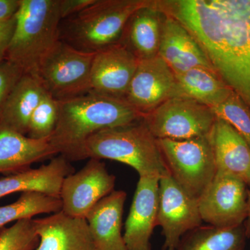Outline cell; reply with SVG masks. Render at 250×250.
Returning <instances> with one entry per match:
<instances>
[{
    "instance_id": "obj_1",
    "label": "cell",
    "mask_w": 250,
    "mask_h": 250,
    "mask_svg": "<svg viewBox=\"0 0 250 250\" xmlns=\"http://www.w3.org/2000/svg\"><path fill=\"white\" fill-rule=\"evenodd\" d=\"M155 4L187 28L215 73L250 108V0H164Z\"/></svg>"
},
{
    "instance_id": "obj_2",
    "label": "cell",
    "mask_w": 250,
    "mask_h": 250,
    "mask_svg": "<svg viewBox=\"0 0 250 250\" xmlns=\"http://www.w3.org/2000/svg\"><path fill=\"white\" fill-rule=\"evenodd\" d=\"M59 103L58 121L48 140L57 154L70 161L76 160L81 147L93 135L143 118L125 100L91 93Z\"/></svg>"
},
{
    "instance_id": "obj_3",
    "label": "cell",
    "mask_w": 250,
    "mask_h": 250,
    "mask_svg": "<svg viewBox=\"0 0 250 250\" xmlns=\"http://www.w3.org/2000/svg\"><path fill=\"white\" fill-rule=\"evenodd\" d=\"M109 159L134 168L139 177L170 174L158 139L143 119L129 125L99 131L81 147L76 160Z\"/></svg>"
},
{
    "instance_id": "obj_4",
    "label": "cell",
    "mask_w": 250,
    "mask_h": 250,
    "mask_svg": "<svg viewBox=\"0 0 250 250\" xmlns=\"http://www.w3.org/2000/svg\"><path fill=\"white\" fill-rule=\"evenodd\" d=\"M147 0H95L83 11L62 21L59 40L74 48L97 53L118 43L131 16Z\"/></svg>"
},
{
    "instance_id": "obj_5",
    "label": "cell",
    "mask_w": 250,
    "mask_h": 250,
    "mask_svg": "<svg viewBox=\"0 0 250 250\" xmlns=\"http://www.w3.org/2000/svg\"><path fill=\"white\" fill-rule=\"evenodd\" d=\"M6 59L35 76L44 57L59 41V0H21Z\"/></svg>"
},
{
    "instance_id": "obj_6",
    "label": "cell",
    "mask_w": 250,
    "mask_h": 250,
    "mask_svg": "<svg viewBox=\"0 0 250 250\" xmlns=\"http://www.w3.org/2000/svg\"><path fill=\"white\" fill-rule=\"evenodd\" d=\"M171 177L189 195L199 200L217 172L208 138L158 139Z\"/></svg>"
},
{
    "instance_id": "obj_7",
    "label": "cell",
    "mask_w": 250,
    "mask_h": 250,
    "mask_svg": "<svg viewBox=\"0 0 250 250\" xmlns=\"http://www.w3.org/2000/svg\"><path fill=\"white\" fill-rule=\"evenodd\" d=\"M95 55L59 40L41 62L35 76L58 101L84 95L89 92Z\"/></svg>"
},
{
    "instance_id": "obj_8",
    "label": "cell",
    "mask_w": 250,
    "mask_h": 250,
    "mask_svg": "<svg viewBox=\"0 0 250 250\" xmlns=\"http://www.w3.org/2000/svg\"><path fill=\"white\" fill-rule=\"evenodd\" d=\"M215 118L211 108L184 96L167 100L143 119L156 139L180 141L207 137Z\"/></svg>"
},
{
    "instance_id": "obj_9",
    "label": "cell",
    "mask_w": 250,
    "mask_h": 250,
    "mask_svg": "<svg viewBox=\"0 0 250 250\" xmlns=\"http://www.w3.org/2000/svg\"><path fill=\"white\" fill-rule=\"evenodd\" d=\"M248 187L239 177L217 170L214 178L198 200L202 221L217 228L243 225L248 216Z\"/></svg>"
},
{
    "instance_id": "obj_10",
    "label": "cell",
    "mask_w": 250,
    "mask_h": 250,
    "mask_svg": "<svg viewBox=\"0 0 250 250\" xmlns=\"http://www.w3.org/2000/svg\"><path fill=\"white\" fill-rule=\"evenodd\" d=\"M198 200L189 195L170 174L159 179L157 226L164 236L163 250H177L182 237L201 226Z\"/></svg>"
},
{
    "instance_id": "obj_11",
    "label": "cell",
    "mask_w": 250,
    "mask_h": 250,
    "mask_svg": "<svg viewBox=\"0 0 250 250\" xmlns=\"http://www.w3.org/2000/svg\"><path fill=\"white\" fill-rule=\"evenodd\" d=\"M184 96L175 74L158 54L140 59L125 101L144 116L167 100Z\"/></svg>"
},
{
    "instance_id": "obj_12",
    "label": "cell",
    "mask_w": 250,
    "mask_h": 250,
    "mask_svg": "<svg viewBox=\"0 0 250 250\" xmlns=\"http://www.w3.org/2000/svg\"><path fill=\"white\" fill-rule=\"evenodd\" d=\"M116 177L104 163L89 159L81 170L62 181L60 198L62 211L74 218H85L90 209L114 190Z\"/></svg>"
},
{
    "instance_id": "obj_13",
    "label": "cell",
    "mask_w": 250,
    "mask_h": 250,
    "mask_svg": "<svg viewBox=\"0 0 250 250\" xmlns=\"http://www.w3.org/2000/svg\"><path fill=\"white\" fill-rule=\"evenodd\" d=\"M139 59L121 42L95 53L89 92L125 100Z\"/></svg>"
},
{
    "instance_id": "obj_14",
    "label": "cell",
    "mask_w": 250,
    "mask_h": 250,
    "mask_svg": "<svg viewBox=\"0 0 250 250\" xmlns=\"http://www.w3.org/2000/svg\"><path fill=\"white\" fill-rule=\"evenodd\" d=\"M159 177H139L123 238L127 250H152L151 237L157 226Z\"/></svg>"
},
{
    "instance_id": "obj_15",
    "label": "cell",
    "mask_w": 250,
    "mask_h": 250,
    "mask_svg": "<svg viewBox=\"0 0 250 250\" xmlns=\"http://www.w3.org/2000/svg\"><path fill=\"white\" fill-rule=\"evenodd\" d=\"M158 54L174 74L195 67L214 71L205 51L193 36L177 20L165 14Z\"/></svg>"
},
{
    "instance_id": "obj_16",
    "label": "cell",
    "mask_w": 250,
    "mask_h": 250,
    "mask_svg": "<svg viewBox=\"0 0 250 250\" xmlns=\"http://www.w3.org/2000/svg\"><path fill=\"white\" fill-rule=\"evenodd\" d=\"M39 243L34 250H98L85 218H74L62 210L34 219Z\"/></svg>"
},
{
    "instance_id": "obj_17",
    "label": "cell",
    "mask_w": 250,
    "mask_h": 250,
    "mask_svg": "<svg viewBox=\"0 0 250 250\" xmlns=\"http://www.w3.org/2000/svg\"><path fill=\"white\" fill-rule=\"evenodd\" d=\"M73 172L70 161L60 154L38 168L27 169L0 178V199L16 192H26L59 197L62 181Z\"/></svg>"
},
{
    "instance_id": "obj_18",
    "label": "cell",
    "mask_w": 250,
    "mask_h": 250,
    "mask_svg": "<svg viewBox=\"0 0 250 250\" xmlns=\"http://www.w3.org/2000/svg\"><path fill=\"white\" fill-rule=\"evenodd\" d=\"M126 193L113 190L94 206L85 216L98 250H127L122 234Z\"/></svg>"
},
{
    "instance_id": "obj_19",
    "label": "cell",
    "mask_w": 250,
    "mask_h": 250,
    "mask_svg": "<svg viewBox=\"0 0 250 250\" xmlns=\"http://www.w3.org/2000/svg\"><path fill=\"white\" fill-rule=\"evenodd\" d=\"M217 170L229 172L250 186V146L223 120L215 118L208 136Z\"/></svg>"
},
{
    "instance_id": "obj_20",
    "label": "cell",
    "mask_w": 250,
    "mask_h": 250,
    "mask_svg": "<svg viewBox=\"0 0 250 250\" xmlns=\"http://www.w3.org/2000/svg\"><path fill=\"white\" fill-rule=\"evenodd\" d=\"M57 154L48 139H31L0 124V173L14 174Z\"/></svg>"
},
{
    "instance_id": "obj_21",
    "label": "cell",
    "mask_w": 250,
    "mask_h": 250,
    "mask_svg": "<svg viewBox=\"0 0 250 250\" xmlns=\"http://www.w3.org/2000/svg\"><path fill=\"white\" fill-rule=\"evenodd\" d=\"M164 14L153 6L152 1L129 18L120 42L143 59L159 54Z\"/></svg>"
},
{
    "instance_id": "obj_22",
    "label": "cell",
    "mask_w": 250,
    "mask_h": 250,
    "mask_svg": "<svg viewBox=\"0 0 250 250\" xmlns=\"http://www.w3.org/2000/svg\"><path fill=\"white\" fill-rule=\"evenodd\" d=\"M46 93L37 77L24 74L5 103L0 115V124L27 135L31 115Z\"/></svg>"
},
{
    "instance_id": "obj_23",
    "label": "cell",
    "mask_w": 250,
    "mask_h": 250,
    "mask_svg": "<svg viewBox=\"0 0 250 250\" xmlns=\"http://www.w3.org/2000/svg\"><path fill=\"white\" fill-rule=\"evenodd\" d=\"M175 76L184 96L210 108L224 103L233 93L213 70L205 67H195Z\"/></svg>"
},
{
    "instance_id": "obj_24",
    "label": "cell",
    "mask_w": 250,
    "mask_h": 250,
    "mask_svg": "<svg viewBox=\"0 0 250 250\" xmlns=\"http://www.w3.org/2000/svg\"><path fill=\"white\" fill-rule=\"evenodd\" d=\"M247 237L244 225L226 228L201 225L182 237L177 250H243Z\"/></svg>"
},
{
    "instance_id": "obj_25",
    "label": "cell",
    "mask_w": 250,
    "mask_h": 250,
    "mask_svg": "<svg viewBox=\"0 0 250 250\" xmlns=\"http://www.w3.org/2000/svg\"><path fill=\"white\" fill-rule=\"evenodd\" d=\"M62 209L59 197L38 192H26L13 203L0 207V229L7 224L40 214H53Z\"/></svg>"
},
{
    "instance_id": "obj_26",
    "label": "cell",
    "mask_w": 250,
    "mask_h": 250,
    "mask_svg": "<svg viewBox=\"0 0 250 250\" xmlns=\"http://www.w3.org/2000/svg\"><path fill=\"white\" fill-rule=\"evenodd\" d=\"M59 112L58 100L47 92L31 115L27 136L36 140L49 139L57 125Z\"/></svg>"
},
{
    "instance_id": "obj_27",
    "label": "cell",
    "mask_w": 250,
    "mask_h": 250,
    "mask_svg": "<svg viewBox=\"0 0 250 250\" xmlns=\"http://www.w3.org/2000/svg\"><path fill=\"white\" fill-rule=\"evenodd\" d=\"M211 110L216 118L231 125L250 146V108L236 93L233 92L228 100Z\"/></svg>"
},
{
    "instance_id": "obj_28",
    "label": "cell",
    "mask_w": 250,
    "mask_h": 250,
    "mask_svg": "<svg viewBox=\"0 0 250 250\" xmlns=\"http://www.w3.org/2000/svg\"><path fill=\"white\" fill-rule=\"evenodd\" d=\"M39 243L34 219H24L0 229V250H34Z\"/></svg>"
},
{
    "instance_id": "obj_29",
    "label": "cell",
    "mask_w": 250,
    "mask_h": 250,
    "mask_svg": "<svg viewBox=\"0 0 250 250\" xmlns=\"http://www.w3.org/2000/svg\"><path fill=\"white\" fill-rule=\"evenodd\" d=\"M24 75L21 67L9 61L0 62V115L10 94Z\"/></svg>"
},
{
    "instance_id": "obj_30",
    "label": "cell",
    "mask_w": 250,
    "mask_h": 250,
    "mask_svg": "<svg viewBox=\"0 0 250 250\" xmlns=\"http://www.w3.org/2000/svg\"><path fill=\"white\" fill-rule=\"evenodd\" d=\"M16 16L9 21L0 22V62L6 59L8 48L16 27Z\"/></svg>"
},
{
    "instance_id": "obj_31",
    "label": "cell",
    "mask_w": 250,
    "mask_h": 250,
    "mask_svg": "<svg viewBox=\"0 0 250 250\" xmlns=\"http://www.w3.org/2000/svg\"><path fill=\"white\" fill-rule=\"evenodd\" d=\"M95 0H59V11L62 21L76 15Z\"/></svg>"
},
{
    "instance_id": "obj_32",
    "label": "cell",
    "mask_w": 250,
    "mask_h": 250,
    "mask_svg": "<svg viewBox=\"0 0 250 250\" xmlns=\"http://www.w3.org/2000/svg\"><path fill=\"white\" fill-rule=\"evenodd\" d=\"M21 0H0V22L9 21L17 14Z\"/></svg>"
},
{
    "instance_id": "obj_33",
    "label": "cell",
    "mask_w": 250,
    "mask_h": 250,
    "mask_svg": "<svg viewBox=\"0 0 250 250\" xmlns=\"http://www.w3.org/2000/svg\"><path fill=\"white\" fill-rule=\"evenodd\" d=\"M250 188V186L249 187ZM246 227L247 236H250V188L248 190V216L246 220Z\"/></svg>"
}]
</instances>
